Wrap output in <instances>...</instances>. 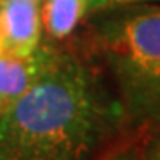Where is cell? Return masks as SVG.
I'll return each mask as SVG.
<instances>
[{"label":"cell","instance_id":"obj_3","mask_svg":"<svg viewBox=\"0 0 160 160\" xmlns=\"http://www.w3.org/2000/svg\"><path fill=\"white\" fill-rule=\"evenodd\" d=\"M41 4L4 2L0 4V22L4 29L7 53L29 57L41 45Z\"/></svg>","mask_w":160,"mask_h":160},{"label":"cell","instance_id":"obj_1","mask_svg":"<svg viewBox=\"0 0 160 160\" xmlns=\"http://www.w3.org/2000/svg\"><path fill=\"white\" fill-rule=\"evenodd\" d=\"M125 123L96 68L53 48L36 84L0 116V160H91Z\"/></svg>","mask_w":160,"mask_h":160},{"label":"cell","instance_id":"obj_5","mask_svg":"<svg viewBox=\"0 0 160 160\" xmlns=\"http://www.w3.org/2000/svg\"><path fill=\"white\" fill-rule=\"evenodd\" d=\"M39 7L43 29L57 41L69 38L89 12L87 0H43Z\"/></svg>","mask_w":160,"mask_h":160},{"label":"cell","instance_id":"obj_6","mask_svg":"<svg viewBox=\"0 0 160 160\" xmlns=\"http://www.w3.org/2000/svg\"><path fill=\"white\" fill-rule=\"evenodd\" d=\"M139 160H160V132L139 148Z\"/></svg>","mask_w":160,"mask_h":160},{"label":"cell","instance_id":"obj_11","mask_svg":"<svg viewBox=\"0 0 160 160\" xmlns=\"http://www.w3.org/2000/svg\"><path fill=\"white\" fill-rule=\"evenodd\" d=\"M4 2H34V4H41L43 0H0V4H4Z\"/></svg>","mask_w":160,"mask_h":160},{"label":"cell","instance_id":"obj_4","mask_svg":"<svg viewBox=\"0 0 160 160\" xmlns=\"http://www.w3.org/2000/svg\"><path fill=\"white\" fill-rule=\"evenodd\" d=\"M53 48L41 46L29 57L0 55V116L29 91L41 77Z\"/></svg>","mask_w":160,"mask_h":160},{"label":"cell","instance_id":"obj_9","mask_svg":"<svg viewBox=\"0 0 160 160\" xmlns=\"http://www.w3.org/2000/svg\"><path fill=\"white\" fill-rule=\"evenodd\" d=\"M109 4V0H87V6H89V11H96V9H102Z\"/></svg>","mask_w":160,"mask_h":160},{"label":"cell","instance_id":"obj_10","mask_svg":"<svg viewBox=\"0 0 160 160\" xmlns=\"http://www.w3.org/2000/svg\"><path fill=\"white\" fill-rule=\"evenodd\" d=\"M7 48H6V38H4V29H2V22H0V55H6Z\"/></svg>","mask_w":160,"mask_h":160},{"label":"cell","instance_id":"obj_2","mask_svg":"<svg viewBox=\"0 0 160 160\" xmlns=\"http://www.w3.org/2000/svg\"><path fill=\"white\" fill-rule=\"evenodd\" d=\"M100 16L89 46L109 73L125 121L160 132V6L128 4Z\"/></svg>","mask_w":160,"mask_h":160},{"label":"cell","instance_id":"obj_7","mask_svg":"<svg viewBox=\"0 0 160 160\" xmlns=\"http://www.w3.org/2000/svg\"><path fill=\"white\" fill-rule=\"evenodd\" d=\"M100 160H139V148L128 146V148H119L110 151L109 155L102 157Z\"/></svg>","mask_w":160,"mask_h":160},{"label":"cell","instance_id":"obj_8","mask_svg":"<svg viewBox=\"0 0 160 160\" xmlns=\"http://www.w3.org/2000/svg\"><path fill=\"white\" fill-rule=\"evenodd\" d=\"M149 2H160V0H109L107 6L118 7V6H128V4H149Z\"/></svg>","mask_w":160,"mask_h":160}]
</instances>
